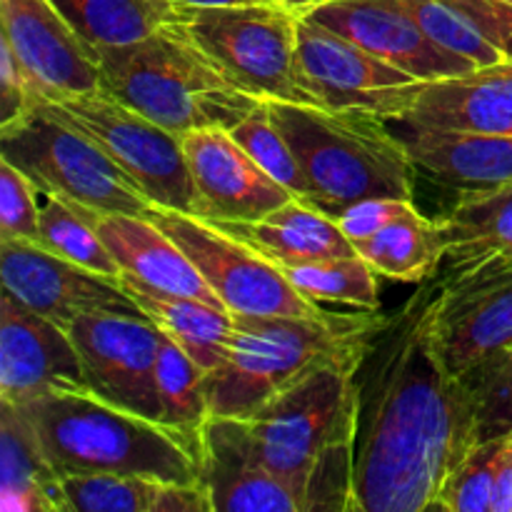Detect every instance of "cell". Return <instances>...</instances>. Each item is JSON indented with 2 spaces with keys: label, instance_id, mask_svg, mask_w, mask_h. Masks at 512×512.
Masks as SVG:
<instances>
[{
  "label": "cell",
  "instance_id": "obj_31",
  "mask_svg": "<svg viewBox=\"0 0 512 512\" xmlns=\"http://www.w3.org/2000/svg\"><path fill=\"white\" fill-rule=\"evenodd\" d=\"M160 398V423L198 438L210 418L205 398V370L165 335L155 368Z\"/></svg>",
  "mask_w": 512,
  "mask_h": 512
},
{
  "label": "cell",
  "instance_id": "obj_38",
  "mask_svg": "<svg viewBox=\"0 0 512 512\" xmlns=\"http://www.w3.org/2000/svg\"><path fill=\"white\" fill-rule=\"evenodd\" d=\"M43 103L30 75L18 63L10 45H0V125H8Z\"/></svg>",
  "mask_w": 512,
  "mask_h": 512
},
{
  "label": "cell",
  "instance_id": "obj_28",
  "mask_svg": "<svg viewBox=\"0 0 512 512\" xmlns=\"http://www.w3.org/2000/svg\"><path fill=\"white\" fill-rule=\"evenodd\" d=\"M353 245L375 273L400 283H425L435 278L445 263L443 228L438 220L425 218L418 208Z\"/></svg>",
  "mask_w": 512,
  "mask_h": 512
},
{
  "label": "cell",
  "instance_id": "obj_5",
  "mask_svg": "<svg viewBox=\"0 0 512 512\" xmlns=\"http://www.w3.org/2000/svg\"><path fill=\"white\" fill-rule=\"evenodd\" d=\"M293 148L305 183V203L335 218L368 198L413 200L415 163L390 120L365 110L265 100Z\"/></svg>",
  "mask_w": 512,
  "mask_h": 512
},
{
  "label": "cell",
  "instance_id": "obj_9",
  "mask_svg": "<svg viewBox=\"0 0 512 512\" xmlns=\"http://www.w3.org/2000/svg\"><path fill=\"white\" fill-rule=\"evenodd\" d=\"M40 105L93 140L120 170L130 175L150 203L198 213L193 178L178 133L153 123L105 90Z\"/></svg>",
  "mask_w": 512,
  "mask_h": 512
},
{
  "label": "cell",
  "instance_id": "obj_3",
  "mask_svg": "<svg viewBox=\"0 0 512 512\" xmlns=\"http://www.w3.org/2000/svg\"><path fill=\"white\" fill-rule=\"evenodd\" d=\"M60 478L118 473L198 485L200 435L105 403L90 390L50 393L18 405Z\"/></svg>",
  "mask_w": 512,
  "mask_h": 512
},
{
  "label": "cell",
  "instance_id": "obj_24",
  "mask_svg": "<svg viewBox=\"0 0 512 512\" xmlns=\"http://www.w3.org/2000/svg\"><path fill=\"white\" fill-rule=\"evenodd\" d=\"M0 498L5 512H68L63 478L55 473L28 415L0 400Z\"/></svg>",
  "mask_w": 512,
  "mask_h": 512
},
{
  "label": "cell",
  "instance_id": "obj_18",
  "mask_svg": "<svg viewBox=\"0 0 512 512\" xmlns=\"http://www.w3.org/2000/svg\"><path fill=\"white\" fill-rule=\"evenodd\" d=\"M88 390L68 328L3 290L0 300V400L23 405L50 393Z\"/></svg>",
  "mask_w": 512,
  "mask_h": 512
},
{
  "label": "cell",
  "instance_id": "obj_7",
  "mask_svg": "<svg viewBox=\"0 0 512 512\" xmlns=\"http://www.w3.org/2000/svg\"><path fill=\"white\" fill-rule=\"evenodd\" d=\"M158 28L193 45L243 93L313 105L295 78L298 13L283 3L168 5Z\"/></svg>",
  "mask_w": 512,
  "mask_h": 512
},
{
  "label": "cell",
  "instance_id": "obj_25",
  "mask_svg": "<svg viewBox=\"0 0 512 512\" xmlns=\"http://www.w3.org/2000/svg\"><path fill=\"white\" fill-rule=\"evenodd\" d=\"M120 285L135 300L140 313L178 343L205 373L223 363L233 338V313L228 308L188 295L165 293L125 273L120 275Z\"/></svg>",
  "mask_w": 512,
  "mask_h": 512
},
{
  "label": "cell",
  "instance_id": "obj_12",
  "mask_svg": "<svg viewBox=\"0 0 512 512\" xmlns=\"http://www.w3.org/2000/svg\"><path fill=\"white\" fill-rule=\"evenodd\" d=\"M438 343L460 378L490 368L512 350V255L443 275Z\"/></svg>",
  "mask_w": 512,
  "mask_h": 512
},
{
  "label": "cell",
  "instance_id": "obj_30",
  "mask_svg": "<svg viewBox=\"0 0 512 512\" xmlns=\"http://www.w3.org/2000/svg\"><path fill=\"white\" fill-rule=\"evenodd\" d=\"M40 200V240L43 248L60 258L78 263L93 273L120 283V268L98 230L90 223L88 213L53 193H38Z\"/></svg>",
  "mask_w": 512,
  "mask_h": 512
},
{
  "label": "cell",
  "instance_id": "obj_4",
  "mask_svg": "<svg viewBox=\"0 0 512 512\" xmlns=\"http://www.w3.org/2000/svg\"><path fill=\"white\" fill-rule=\"evenodd\" d=\"M383 320L378 310L318 318L233 315L228 355L205 373L210 415L253 418L268 400L320 365L365 353Z\"/></svg>",
  "mask_w": 512,
  "mask_h": 512
},
{
  "label": "cell",
  "instance_id": "obj_40",
  "mask_svg": "<svg viewBox=\"0 0 512 512\" xmlns=\"http://www.w3.org/2000/svg\"><path fill=\"white\" fill-rule=\"evenodd\" d=\"M468 380L475 385V390H478L480 405H483L485 400L495 398V395L505 393V390L512 388V350L503 360H498V363L490 365V368L480 370V373L470 375Z\"/></svg>",
  "mask_w": 512,
  "mask_h": 512
},
{
  "label": "cell",
  "instance_id": "obj_6",
  "mask_svg": "<svg viewBox=\"0 0 512 512\" xmlns=\"http://www.w3.org/2000/svg\"><path fill=\"white\" fill-rule=\"evenodd\" d=\"M98 50L105 93L178 135L230 130L263 103L228 83L193 45L165 28Z\"/></svg>",
  "mask_w": 512,
  "mask_h": 512
},
{
  "label": "cell",
  "instance_id": "obj_44",
  "mask_svg": "<svg viewBox=\"0 0 512 512\" xmlns=\"http://www.w3.org/2000/svg\"><path fill=\"white\" fill-rule=\"evenodd\" d=\"M510 3H512V0H510Z\"/></svg>",
  "mask_w": 512,
  "mask_h": 512
},
{
  "label": "cell",
  "instance_id": "obj_19",
  "mask_svg": "<svg viewBox=\"0 0 512 512\" xmlns=\"http://www.w3.org/2000/svg\"><path fill=\"white\" fill-rule=\"evenodd\" d=\"M200 475L213 512H303L295 490L263 463L243 418L210 415L205 420Z\"/></svg>",
  "mask_w": 512,
  "mask_h": 512
},
{
  "label": "cell",
  "instance_id": "obj_13",
  "mask_svg": "<svg viewBox=\"0 0 512 512\" xmlns=\"http://www.w3.org/2000/svg\"><path fill=\"white\" fill-rule=\"evenodd\" d=\"M68 333L90 393L160 423L155 368L165 333L153 320L135 313H93L75 318Z\"/></svg>",
  "mask_w": 512,
  "mask_h": 512
},
{
  "label": "cell",
  "instance_id": "obj_39",
  "mask_svg": "<svg viewBox=\"0 0 512 512\" xmlns=\"http://www.w3.org/2000/svg\"><path fill=\"white\" fill-rule=\"evenodd\" d=\"M480 30L490 45L512 63V3L510 0H448Z\"/></svg>",
  "mask_w": 512,
  "mask_h": 512
},
{
  "label": "cell",
  "instance_id": "obj_27",
  "mask_svg": "<svg viewBox=\"0 0 512 512\" xmlns=\"http://www.w3.org/2000/svg\"><path fill=\"white\" fill-rule=\"evenodd\" d=\"M445 238V270L512 255V183L458 193L453 208L438 220Z\"/></svg>",
  "mask_w": 512,
  "mask_h": 512
},
{
  "label": "cell",
  "instance_id": "obj_29",
  "mask_svg": "<svg viewBox=\"0 0 512 512\" xmlns=\"http://www.w3.org/2000/svg\"><path fill=\"white\" fill-rule=\"evenodd\" d=\"M278 268L313 303H338L358 310L380 308L378 273L358 253L288 263Z\"/></svg>",
  "mask_w": 512,
  "mask_h": 512
},
{
  "label": "cell",
  "instance_id": "obj_33",
  "mask_svg": "<svg viewBox=\"0 0 512 512\" xmlns=\"http://www.w3.org/2000/svg\"><path fill=\"white\" fill-rule=\"evenodd\" d=\"M230 135L248 150L250 158L270 175L278 180L283 188H288L295 198H308V183H305L303 168L295 158L293 148L285 140L283 130L275 123L268 103H260L258 108L250 110L238 125L230 128Z\"/></svg>",
  "mask_w": 512,
  "mask_h": 512
},
{
  "label": "cell",
  "instance_id": "obj_35",
  "mask_svg": "<svg viewBox=\"0 0 512 512\" xmlns=\"http://www.w3.org/2000/svg\"><path fill=\"white\" fill-rule=\"evenodd\" d=\"M505 438L483 440L440 490L438 510L443 512H490L500 450Z\"/></svg>",
  "mask_w": 512,
  "mask_h": 512
},
{
  "label": "cell",
  "instance_id": "obj_42",
  "mask_svg": "<svg viewBox=\"0 0 512 512\" xmlns=\"http://www.w3.org/2000/svg\"><path fill=\"white\" fill-rule=\"evenodd\" d=\"M160 8V15L168 5H240V3H275V0H150Z\"/></svg>",
  "mask_w": 512,
  "mask_h": 512
},
{
  "label": "cell",
  "instance_id": "obj_23",
  "mask_svg": "<svg viewBox=\"0 0 512 512\" xmlns=\"http://www.w3.org/2000/svg\"><path fill=\"white\" fill-rule=\"evenodd\" d=\"M213 225L233 233L275 265L355 255V245L340 230L338 220L300 198L288 200L260 220Z\"/></svg>",
  "mask_w": 512,
  "mask_h": 512
},
{
  "label": "cell",
  "instance_id": "obj_43",
  "mask_svg": "<svg viewBox=\"0 0 512 512\" xmlns=\"http://www.w3.org/2000/svg\"><path fill=\"white\" fill-rule=\"evenodd\" d=\"M275 3H283L285 8H290L293 13H303L305 8H310V5L320 3V0H275Z\"/></svg>",
  "mask_w": 512,
  "mask_h": 512
},
{
  "label": "cell",
  "instance_id": "obj_34",
  "mask_svg": "<svg viewBox=\"0 0 512 512\" xmlns=\"http://www.w3.org/2000/svg\"><path fill=\"white\" fill-rule=\"evenodd\" d=\"M410 15L418 20L420 28L443 48L473 60L478 68L495 65L505 60L490 40L480 35V30L465 18L460 10H455L448 0H400Z\"/></svg>",
  "mask_w": 512,
  "mask_h": 512
},
{
  "label": "cell",
  "instance_id": "obj_17",
  "mask_svg": "<svg viewBox=\"0 0 512 512\" xmlns=\"http://www.w3.org/2000/svg\"><path fill=\"white\" fill-rule=\"evenodd\" d=\"M195 188V203L210 223H248L278 210L295 195L270 178L225 128L180 135Z\"/></svg>",
  "mask_w": 512,
  "mask_h": 512
},
{
  "label": "cell",
  "instance_id": "obj_32",
  "mask_svg": "<svg viewBox=\"0 0 512 512\" xmlns=\"http://www.w3.org/2000/svg\"><path fill=\"white\" fill-rule=\"evenodd\" d=\"M68 23L95 48L145 38L160 25V8L150 0H53Z\"/></svg>",
  "mask_w": 512,
  "mask_h": 512
},
{
  "label": "cell",
  "instance_id": "obj_36",
  "mask_svg": "<svg viewBox=\"0 0 512 512\" xmlns=\"http://www.w3.org/2000/svg\"><path fill=\"white\" fill-rule=\"evenodd\" d=\"M0 238L40 240V200L35 185L0 158Z\"/></svg>",
  "mask_w": 512,
  "mask_h": 512
},
{
  "label": "cell",
  "instance_id": "obj_16",
  "mask_svg": "<svg viewBox=\"0 0 512 512\" xmlns=\"http://www.w3.org/2000/svg\"><path fill=\"white\" fill-rule=\"evenodd\" d=\"M298 15L335 30L425 83L478 68L473 60L428 38L400 0H320Z\"/></svg>",
  "mask_w": 512,
  "mask_h": 512
},
{
  "label": "cell",
  "instance_id": "obj_8",
  "mask_svg": "<svg viewBox=\"0 0 512 512\" xmlns=\"http://www.w3.org/2000/svg\"><path fill=\"white\" fill-rule=\"evenodd\" d=\"M0 158L13 163L38 193H53L90 213L145 215L153 205L93 140L43 105L0 125Z\"/></svg>",
  "mask_w": 512,
  "mask_h": 512
},
{
  "label": "cell",
  "instance_id": "obj_11",
  "mask_svg": "<svg viewBox=\"0 0 512 512\" xmlns=\"http://www.w3.org/2000/svg\"><path fill=\"white\" fill-rule=\"evenodd\" d=\"M295 78L313 105L365 110L395 123L413 108L425 85V80L300 15L295 35Z\"/></svg>",
  "mask_w": 512,
  "mask_h": 512
},
{
  "label": "cell",
  "instance_id": "obj_26",
  "mask_svg": "<svg viewBox=\"0 0 512 512\" xmlns=\"http://www.w3.org/2000/svg\"><path fill=\"white\" fill-rule=\"evenodd\" d=\"M63 488L68 512H213V500L203 483L93 473L68 475Z\"/></svg>",
  "mask_w": 512,
  "mask_h": 512
},
{
  "label": "cell",
  "instance_id": "obj_2",
  "mask_svg": "<svg viewBox=\"0 0 512 512\" xmlns=\"http://www.w3.org/2000/svg\"><path fill=\"white\" fill-rule=\"evenodd\" d=\"M360 360L363 353L320 365L248 418L260 458L295 490L303 512H355Z\"/></svg>",
  "mask_w": 512,
  "mask_h": 512
},
{
  "label": "cell",
  "instance_id": "obj_10",
  "mask_svg": "<svg viewBox=\"0 0 512 512\" xmlns=\"http://www.w3.org/2000/svg\"><path fill=\"white\" fill-rule=\"evenodd\" d=\"M145 215L183 248L220 303L233 315L318 318L328 313L305 298L273 260L200 215L160 205H150Z\"/></svg>",
  "mask_w": 512,
  "mask_h": 512
},
{
  "label": "cell",
  "instance_id": "obj_14",
  "mask_svg": "<svg viewBox=\"0 0 512 512\" xmlns=\"http://www.w3.org/2000/svg\"><path fill=\"white\" fill-rule=\"evenodd\" d=\"M0 28L43 103L103 90L100 50L53 0H0Z\"/></svg>",
  "mask_w": 512,
  "mask_h": 512
},
{
  "label": "cell",
  "instance_id": "obj_15",
  "mask_svg": "<svg viewBox=\"0 0 512 512\" xmlns=\"http://www.w3.org/2000/svg\"><path fill=\"white\" fill-rule=\"evenodd\" d=\"M0 278L5 293L63 328L80 315H143L120 283L30 240L0 238Z\"/></svg>",
  "mask_w": 512,
  "mask_h": 512
},
{
  "label": "cell",
  "instance_id": "obj_1",
  "mask_svg": "<svg viewBox=\"0 0 512 512\" xmlns=\"http://www.w3.org/2000/svg\"><path fill=\"white\" fill-rule=\"evenodd\" d=\"M440 293L438 275L420 283L358 365L355 512L438 510L445 480L483 443L478 390L440 350Z\"/></svg>",
  "mask_w": 512,
  "mask_h": 512
},
{
  "label": "cell",
  "instance_id": "obj_22",
  "mask_svg": "<svg viewBox=\"0 0 512 512\" xmlns=\"http://www.w3.org/2000/svg\"><path fill=\"white\" fill-rule=\"evenodd\" d=\"M410 160L435 183L465 190H490L512 183V135L465 130L403 128Z\"/></svg>",
  "mask_w": 512,
  "mask_h": 512
},
{
  "label": "cell",
  "instance_id": "obj_21",
  "mask_svg": "<svg viewBox=\"0 0 512 512\" xmlns=\"http://www.w3.org/2000/svg\"><path fill=\"white\" fill-rule=\"evenodd\" d=\"M85 213L118 263L120 273L133 275L165 293L188 295L225 308L193 260L148 215L90 213V210Z\"/></svg>",
  "mask_w": 512,
  "mask_h": 512
},
{
  "label": "cell",
  "instance_id": "obj_37",
  "mask_svg": "<svg viewBox=\"0 0 512 512\" xmlns=\"http://www.w3.org/2000/svg\"><path fill=\"white\" fill-rule=\"evenodd\" d=\"M413 210V200L368 198L345 208L343 213L335 215V220H338L340 230L350 238V243H355V240H363L380 233V230L388 228L390 223L405 218V215H410Z\"/></svg>",
  "mask_w": 512,
  "mask_h": 512
},
{
  "label": "cell",
  "instance_id": "obj_20",
  "mask_svg": "<svg viewBox=\"0 0 512 512\" xmlns=\"http://www.w3.org/2000/svg\"><path fill=\"white\" fill-rule=\"evenodd\" d=\"M400 125L512 135V63L500 60L455 78L425 83Z\"/></svg>",
  "mask_w": 512,
  "mask_h": 512
},
{
  "label": "cell",
  "instance_id": "obj_41",
  "mask_svg": "<svg viewBox=\"0 0 512 512\" xmlns=\"http://www.w3.org/2000/svg\"><path fill=\"white\" fill-rule=\"evenodd\" d=\"M490 512H512V435L503 440V450H500Z\"/></svg>",
  "mask_w": 512,
  "mask_h": 512
}]
</instances>
